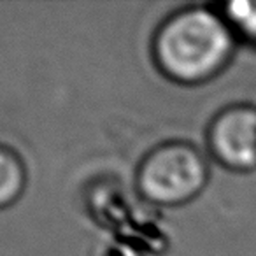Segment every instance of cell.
Segmentation results:
<instances>
[{"label":"cell","mask_w":256,"mask_h":256,"mask_svg":"<svg viewBox=\"0 0 256 256\" xmlns=\"http://www.w3.org/2000/svg\"><path fill=\"white\" fill-rule=\"evenodd\" d=\"M234 30L216 12L192 8L176 12L154 37V58L164 74L179 82H202L228 64Z\"/></svg>","instance_id":"obj_1"},{"label":"cell","mask_w":256,"mask_h":256,"mask_svg":"<svg viewBox=\"0 0 256 256\" xmlns=\"http://www.w3.org/2000/svg\"><path fill=\"white\" fill-rule=\"evenodd\" d=\"M207 182V164L198 150L186 142L156 148L139 168V188L148 200L176 206L196 196Z\"/></svg>","instance_id":"obj_2"},{"label":"cell","mask_w":256,"mask_h":256,"mask_svg":"<svg viewBox=\"0 0 256 256\" xmlns=\"http://www.w3.org/2000/svg\"><path fill=\"white\" fill-rule=\"evenodd\" d=\"M210 153L234 170L256 167V107L234 106L214 118L209 128Z\"/></svg>","instance_id":"obj_3"},{"label":"cell","mask_w":256,"mask_h":256,"mask_svg":"<svg viewBox=\"0 0 256 256\" xmlns=\"http://www.w3.org/2000/svg\"><path fill=\"white\" fill-rule=\"evenodd\" d=\"M23 162L9 148L0 146V207L11 206L25 188Z\"/></svg>","instance_id":"obj_4"},{"label":"cell","mask_w":256,"mask_h":256,"mask_svg":"<svg viewBox=\"0 0 256 256\" xmlns=\"http://www.w3.org/2000/svg\"><path fill=\"white\" fill-rule=\"evenodd\" d=\"M224 20L232 30L256 42V2H232L226 6Z\"/></svg>","instance_id":"obj_5"}]
</instances>
